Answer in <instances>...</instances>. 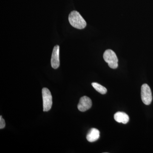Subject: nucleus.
I'll list each match as a JSON object with an SVG mask.
<instances>
[{
	"instance_id": "1",
	"label": "nucleus",
	"mask_w": 153,
	"mask_h": 153,
	"mask_svg": "<svg viewBox=\"0 0 153 153\" xmlns=\"http://www.w3.org/2000/svg\"><path fill=\"white\" fill-rule=\"evenodd\" d=\"M68 21L72 27L77 29H84L86 26L85 20L77 11L71 12L68 16Z\"/></svg>"
},
{
	"instance_id": "2",
	"label": "nucleus",
	"mask_w": 153,
	"mask_h": 153,
	"mask_svg": "<svg viewBox=\"0 0 153 153\" xmlns=\"http://www.w3.org/2000/svg\"><path fill=\"white\" fill-rule=\"evenodd\" d=\"M104 60L111 68L115 69L117 68L118 60L115 53L111 49L105 50L103 55Z\"/></svg>"
},
{
	"instance_id": "3",
	"label": "nucleus",
	"mask_w": 153,
	"mask_h": 153,
	"mask_svg": "<svg viewBox=\"0 0 153 153\" xmlns=\"http://www.w3.org/2000/svg\"><path fill=\"white\" fill-rule=\"evenodd\" d=\"M43 100V109L44 111H48L51 109L52 105V97L51 92L47 88L42 90Z\"/></svg>"
},
{
	"instance_id": "4",
	"label": "nucleus",
	"mask_w": 153,
	"mask_h": 153,
	"mask_svg": "<svg viewBox=\"0 0 153 153\" xmlns=\"http://www.w3.org/2000/svg\"><path fill=\"white\" fill-rule=\"evenodd\" d=\"M141 95L142 100L145 105L151 104L152 100V95L150 88L148 84L145 83L142 85Z\"/></svg>"
},
{
	"instance_id": "5",
	"label": "nucleus",
	"mask_w": 153,
	"mask_h": 153,
	"mask_svg": "<svg viewBox=\"0 0 153 153\" xmlns=\"http://www.w3.org/2000/svg\"><path fill=\"white\" fill-rule=\"evenodd\" d=\"M91 106L92 101L91 99L87 96H83L79 100L77 108L79 111L84 112L90 109Z\"/></svg>"
},
{
	"instance_id": "6",
	"label": "nucleus",
	"mask_w": 153,
	"mask_h": 153,
	"mask_svg": "<svg viewBox=\"0 0 153 153\" xmlns=\"http://www.w3.org/2000/svg\"><path fill=\"white\" fill-rule=\"evenodd\" d=\"M59 53H60V47L58 45H56L54 47L52 51L51 60V66L54 69H57L60 66Z\"/></svg>"
},
{
	"instance_id": "7",
	"label": "nucleus",
	"mask_w": 153,
	"mask_h": 153,
	"mask_svg": "<svg viewBox=\"0 0 153 153\" xmlns=\"http://www.w3.org/2000/svg\"><path fill=\"white\" fill-rule=\"evenodd\" d=\"M100 134L99 131L97 129H91L86 135V139L89 142H94L99 138L100 136Z\"/></svg>"
},
{
	"instance_id": "8",
	"label": "nucleus",
	"mask_w": 153,
	"mask_h": 153,
	"mask_svg": "<svg viewBox=\"0 0 153 153\" xmlns=\"http://www.w3.org/2000/svg\"><path fill=\"white\" fill-rule=\"evenodd\" d=\"M114 119L116 121L119 123L126 124L129 121V117L126 114L123 112H117L114 115Z\"/></svg>"
},
{
	"instance_id": "9",
	"label": "nucleus",
	"mask_w": 153,
	"mask_h": 153,
	"mask_svg": "<svg viewBox=\"0 0 153 153\" xmlns=\"http://www.w3.org/2000/svg\"><path fill=\"white\" fill-rule=\"evenodd\" d=\"M92 86L97 91L102 94H105L106 93L107 90L105 87L99 84L97 82H92L91 83Z\"/></svg>"
},
{
	"instance_id": "10",
	"label": "nucleus",
	"mask_w": 153,
	"mask_h": 153,
	"mask_svg": "<svg viewBox=\"0 0 153 153\" xmlns=\"http://www.w3.org/2000/svg\"><path fill=\"white\" fill-rule=\"evenodd\" d=\"M5 127V122L2 116H0V128H4Z\"/></svg>"
}]
</instances>
